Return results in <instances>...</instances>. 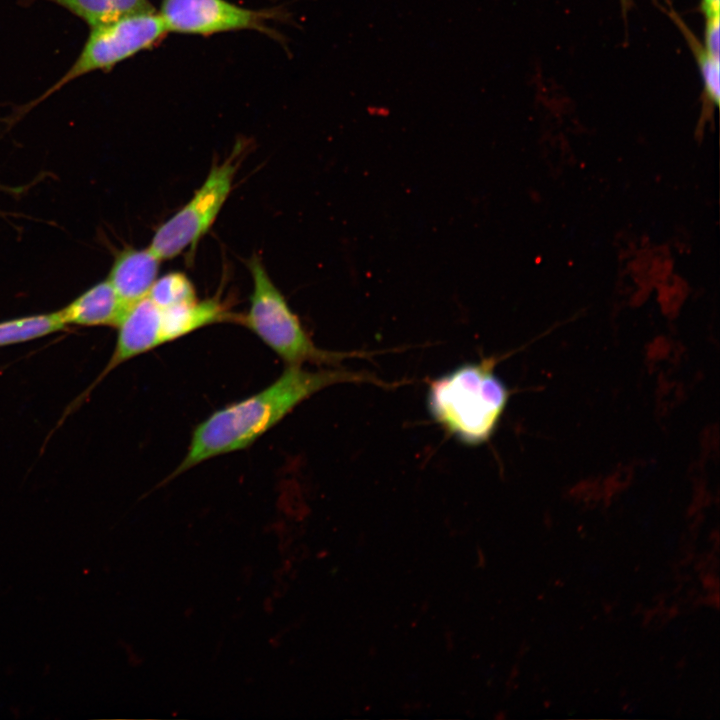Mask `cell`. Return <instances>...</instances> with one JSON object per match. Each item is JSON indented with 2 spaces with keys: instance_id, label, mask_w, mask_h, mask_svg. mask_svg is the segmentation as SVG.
I'll use <instances>...</instances> for the list:
<instances>
[{
  "instance_id": "cell-1",
  "label": "cell",
  "mask_w": 720,
  "mask_h": 720,
  "mask_svg": "<svg viewBox=\"0 0 720 720\" xmlns=\"http://www.w3.org/2000/svg\"><path fill=\"white\" fill-rule=\"evenodd\" d=\"M340 369L307 370L288 366L263 390L216 410L193 430L187 453L170 478L211 458L243 450L278 424L300 403L332 384L367 381Z\"/></svg>"
},
{
  "instance_id": "cell-2",
  "label": "cell",
  "mask_w": 720,
  "mask_h": 720,
  "mask_svg": "<svg viewBox=\"0 0 720 720\" xmlns=\"http://www.w3.org/2000/svg\"><path fill=\"white\" fill-rule=\"evenodd\" d=\"M494 364V359L465 363L429 384L430 416L463 444L487 442L507 405L509 390L494 373Z\"/></svg>"
},
{
  "instance_id": "cell-3",
  "label": "cell",
  "mask_w": 720,
  "mask_h": 720,
  "mask_svg": "<svg viewBox=\"0 0 720 720\" xmlns=\"http://www.w3.org/2000/svg\"><path fill=\"white\" fill-rule=\"evenodd\" d=\"M248 268L253 290L249 309L246 314H241L240 324L251 330L288 366L331 365L344 357L342 353L322 350L313 343L258 255L249 259Z\"/></svg>"
},
{
  "instance_id": "cell-4",
  "label": "cell",
  "mask_w": 720,
  "mask_h": 720,
  "mask_svg": "<svg viewBox=\"0 0 720 720\" xmlns=\"http://www.w3.org/2000/svg\"><path fill=\"white\" fill-rule=\"evenodd\" d=\"M158 12L135 13L115 22L90 28L77 59L51 87L29 104H39L79 77L95 71H109L117 64L153 47L167 34Z\"/></svg>"
},
{
  "instance_id": "cell-5",
  "label": "cell",
  "mask_w": 720,
  "mask_h": 720,
  "mask_svg": "<svg viewBox=\"0 0 720 720\" xmlns=\"http://www.w3.org/2000/svg\"><path fill=\"white\" fill-rule=\"evenodd\" d=\"M243 152L237 144L225 161L212 166L192 198L158 227L148 247L161 261L194 248L207 233L231 192Z\"/></svg>"
},
{
  "instance_id": "cell-6",
  "label": "cell",
  "mask_w": 720,
  "mask_h": 720,
  "mask_svg": "<svg viewBox=\"0 0 720 720\" xmlns=\"http://www.w3.org/2000/svg\"><path fill=\"white\" fill-rule=\"evenodd\" d=\"M167 32L212 35L239 30L270 33L272 10H253L227 0H162L158 12Z\"/></svg>"
},
{
  "instance_id": "cell-7",
  "label": "cell",
  "mask_w": 720,
  "mask_h": 720,
  "mask_svg": "<svg viewBox=\"0 0 720 720\" xmlns=\"http://www.w3.org/2000/svg\"><path fill=\"white\" fill-rule=\"evenodd\" d=\"M161 260L149 248L120 251L106 278L128 306L147 297L157 279Z\"/></svg>"
},
{
  "instance_id": "cell-8",
  "label": "cell",
  "mask_w": 720,
  "mask_h": 720,
  "mask_svg": "<svg viewBox=\"0 0 720 720\" xmlns=\"http://www.w3.org/2000/svg\"><path fill=\"white\" fill-rule=\"evenodd\" d=\"M127 308L128 305L105 279L91 286L57 311L66 327L69 325L117 327Z\"/></svg>"
},
{
  "instance_id": "cell-9",
  "label": "cell",
  "mask_w": 720,
  "mask_h": 720,
  "mask_svg": "<svg viewBox=\"0 0 720 720\" xmlns=\"http://www.w3.org/2000/svg\"><path fill=\"white\" fill-rule=\"evenodd\" d=\"M52 2L78 18L90 28L115 22L126 16L153 10L148 0H45Z\"/></svg>"
},
{
  "instance_id": "cell-10",
  "label": "cell",
  "mask_w": 720,
  "mask_h": 720,
  "mask_svg": "<svg viewBox=\"0 0 720 720\" xmlns=\"http://www.w3.org/2000/svg\"><path fill=\"white\" fill-rule=\"evenodd\" d=\"M65 328L58 311L4 320L0 322V347L43 338Z\"/></svg>"
},
{
  "instance_id": "cell-11",
  "label": "cell",
  "mask_w": 720,
  "mask_h": 720,
  "mask_svg": "<svg viewBox=\"0 0 720 720\" xmlns=\"http://www.w3.org/2000/svg\"><path fill=\"white\" fill-rule=\"evenodd\" d=\"M147 297L163 309L198 300L192 282L181 272H170L156 279Z\"/></svg>"
},
{
  "instance_id": "cell-12",
  "label": "cell",
  "mask_w": 720,
  "mask_h": 720,
  "mask_svg": "<svg viewBox=\"0 0 720 720\" xmlns=\"http://www.w3.org/2000/svg\"><path fill=\"white\" fill-rule=\"evenodd\" d=\"M720 15L705 19L704 47L714 58L720 56Z\"/></svg>"
},
{
  "instance_id": "cell-13",
  "label": "cell",
  "mask_w": 720,
  "mask_h": 720,
  "mask_svg": "<svg viewBox=\"0 0 720 720\" xmlns=\"http://www.w3.org/2000/svg\"><path fill=\"white\" fill-rule=\"evenodd\" d=\"M699 10L706 18L720 15V0H700Z\"/></svg>"
},
{
  "instance_id": "cell-14",
  "label": "cell",
  "mask_w": 720,
  "mask_h": 720,
  "mask_svg": "<svg viewBox=\"0 0 720 720\" xmlns=\"http://www.w3.org/2000/svg\"><path fill=\"white\" fill-rule=\"evenodd\" d=\"M620 2L623 9V14L626 15V12L630 8L632 2L631 0H620Z\"/></svg>"
}]
</instances>
